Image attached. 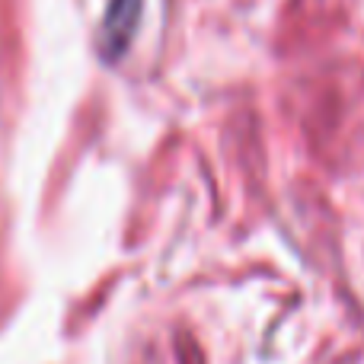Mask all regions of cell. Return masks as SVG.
<instances>
[{
	"label": "cell",
	"instance_id": "1",
	"mask_svg": "<svg viewBox=\"0 0 364 364\" xmlns=\"http://www.w3.org/2000/svg\"><path fill=\"white\" fill-rule=\"evenodd\" d=\"M138 13H141V0H112L106 13V23L100 32V45L109 58H115L119 51L128 48L132 42V32L138 26Z\"/></svg>",
	"mask_w": 364,
	"mask_h": 364
}]
</instances>
